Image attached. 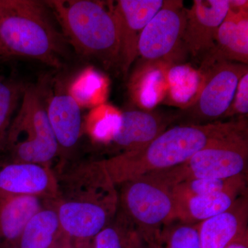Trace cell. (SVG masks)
<instances>
[{
    "label": "cell",
    "mask_w": 248,
    "mask_h": 248,
    "mask_svg": "<svg viewBox=\"0 0 248 248\" xmlns=\"http://www.w3.org/2000/svg\"><path fill=\"white\" fill-rule=\"evenodd\" d=\"M55 172V205L65 236L73 242L91 241L118 211L117 186L101 160L70 163Z\"/></svg>",
    "instance_id": "6da1fadb"
},
{
    "label": "cell",
    "mask_w": 248,
    "mask_h": 248,
    "mask_svg": "<svg viewBox=\"0 0 248 248\" xmlns=\"http://www.w3.org/2000/svg\"><path fill=\"white\" fill-rule=\"evenodd\" d=\"M247 128L245 121L184 124L166 129L138 151L102 159L116 186L184 164L195 153L217 141Z\"/></svg>",
    "instance_id": "7a4b0ae2"
},
{
    "label": "cell",
    "mask_w": 248,
    "mask_h": 248,
    "mask_svg": "<svg viewBox=\"0 0 248 248\" xmlns=\"http://www.w3.org/2000/svg\"><path fill=\"white\" fill-rule=\"evenodd\" d=\"M65 40L45 1L0 0V43L5 58L22 57L60 68Z\"/></svg>",
    "instance_id": "3957f363"
},
{
    "label": "cell",
    "mask_w": 248,
    "mask_h": 248,
    "mask_svg": "<svg viewBox=\"0 0 248 248\" xmlns=\"http://www.w3.org/2000/svg\"><path fill=\"white\" fill-rule=\"evenodd\" d=\"M61 26L65 40L86 58L107 68L120 64L118 29L111 10L92 0L45 1Z\"/></svg>",
    "instance_id": "277c9868"
},
{
    "label": "cell",
    "mask_w": 248,
    "mask_h": 248,
    "mask_svg": "<svg viewBox=\"0 0 248 248\" xmlns=\"http://www.w3.org/2000/svg\"><path fill=\"white\" fill-rule=\"evenodd\" d=\"M45 93L42 84L24 88L1 153L5 158L0 162L35 163L53 167L59 159L58 142L47 115Z\"/></svg>",
    "instance_id": "5b68a950"
},
{
    "label": "cell",
    "mask_w": 248,
    "mask_h": 248,
    "mask_svg": "<svg viewBox=\"0 0 248 248\" xmlns=\"http://www.w3.org/2000/svg\"><path fill=\"white\" fill-rule=\"evenodd\" d=\"M120 186L119 209L133 223L145 248L159 247L164 228L176 220L171 187L151 174Z\"/></svg>",
    "instance_id": "8992f818"
},
{
    "label": "cell",
    "mask_w": 248,
    "mask_h": 248,
    "mask_svg": "<svg viewBox=\"0 0 248 248\" xmlns=\"http://www.w3.org/2000/svg\"><path fill=\"white\" fill-rule=\"evenodd\" d=\"M248 163V130L245 129L209 145L184 164L149 174L172 187L190 179H226L246 174Z\"/></svg>",
    "instance_id": "52a82bcc"
},
{
    "label": "cell",
    "mask_w": 248,
    "mask_h": 248,
    "mask_svg": "<svg viewBox=\"0 0 248 248\" xmlns=\"http://www.w3.org/2000/svg\"><path fill=\"white\" fill-rule=\"evenodd\" d=\"M205 73L203 89L195 104L183 110L192 124L213 123L229 110L241 77L248 65L229 61L203 63Z\"/></svg>",
    "instance_id": "ba28073f"
},
{
    "label": "cell",
    "mask_w": 248,
    "mask_h": 248,
    "mask_svg": "<svg viewBox=\"0 0 248 248\" xmlns=\"http://www.w3.org/2000/svg\"><path fill=\"white\" fill-rule=\"evenodd\" d=\"M185 9L182 0H164L161 9L142 31L139 56L146 62H166L182 45Z\"/></svg>",
    "instance_id": "9c48e42d"
},
{
    "label": "cell",
    "mask_w": 248,
    "mask_h": 248,
    "mask_svg": "<svg viewBox=\"0 0 248 248\" xmlns=\"http://www.w3.org/2000/svg\"><path fill=\"white\" fill-rule=\"evenodd\" d=\"M164 0H119L110 3L118 29L120 64L124 75L139 57L142 31L161 9Z\"/></svg>",
    "instance_id": "30bf717a"
},
{
    "label": "cell",
    "mask_w": 248,
    "mask_h": 248,
    "mask_svg": "<svg viewBox=\"0 0 248 248\" xmlns=\"http://www.w3.org/2000/svg\"><path fill=\"white\" fill-rule=\"evenodd\" d=\"M230 9V0H194L185 9L182 45L193 57L206 56L215 46L218 28Z\"/></svg>",
    "instance_id": "8fae6325"
},
{
    "label": "cell",
    "mask_w": 248,
    "mask_h": 248,
    "mask_svg": "<svg viewBox=\"0 0 248 248\" xmlns=\"http://www.w3.org/2000/svg\"><path fill=\"white\" fill-rule=\"evenodd\" d=\"M58 183L53 167L35 163L0 162V196H31L55 200Z\"/></svg>",
    "instance_id": "7c38bea8"
},
{
    "label": "cell",
    "mask_w": 248,
    "mask_h": 248,
    "mask_svg": "<svg viewBox=\"0 0 248 248\" xmlns=\"http://www.w3.org/2000/svg\"><path fill=\"white\" fill-rule=\"evenodd\" d=\"M47 115L59 147L58 168L73 161L84 133V122L81 106L69 91L55 93L46 104Z\"/></svg>",
    "instance_id": "4fadbf2b"
},
{
    "label": "cell",
    "mask_w": 248,
    "mask_h": 248,
    "mask_svg": "<svg viewBox=\"0 0 248 248\" xmlns=\"http://www.w3.org/2000/svg\"><path fill=\"white\" fill-rule=\"evenodd\" d=\"M204 62L229 61L248 65V1L230 0V9L217 31L215 46Z\"/></svg>",
    "instance_id": "5bb4252c"
},
{
    "label": "cell",
    "mask_w": 248,
    "mask_h": 248,
    "mask_svg": "<svg viewBox=\"0 0 248 248\" xmlns=\"http://www.w3.org/2000/svg\"><path fill=\"white\" fill-rule=\"evenodd\" d=\"M172 120L151 110L124 111L109 142L120 153L138 151L165 131Z\"/></svg>",
    "instance_id": "9a60e30c"
},
{
    "label": "cell",
    "mask_w": 248,
    "mask_h": 248,
    "mask_svg": "<svg viewBox=\"0 0 248 248\" xmlns=\"http://www.w3.org/2000/svg\"><path fill=\"white\" fill-rule=\"evenodd\" d=\"M247 192L226 211L197 223L202 248H227L248 233Z\"/></svg>",
    "instance_id": "2e32d148"
},
{
    "label": "cell",
    "mask_w": 248,
    "mask_h": 248,
    "mask_svg": "<svg viewBox=\"0 0 248 248\" xmlns=\"http://www.w3.org/2000/svg\"><path fill=\"white\" fill-rule=\"evenodd\" d=\"M52 200L31 196H0V248H13L27 223Z\"/></svg>",
    "instance_id": "e0dca14e"
},
{
    "label": "cell",
    "mask_w": 248,
    "mask_h": 248,
    "mask_svg": "<svg viewBox=\"0 0 248 248\" xmlns=\"http://www.w3.org/2000/svg\"><path fill=\"white\" fill-rule=\"evenodd\" d=\"M66 238L52 200L31 218L13 248H56Z\"/></svg>",
    "instance_id": "ac0fdd59"
},
{
    "label": "cell",
    "mask_w": 248,
    "mask_h": 248,
    "mask_svg": "<svg viewBox=\"0 0 248 248\" xmlns=\"http://www.w3.org/2000/svg\"><path fill=\"white\" fill-rule=\"evenodd\" d=\"M247 190H228L175 201L176 220L195 225L231 208Z\"/></svg>",
    "instance_id": "d6986e66"
},
{
    "label": "cell",
    "mask_w": 248,
    "mask_h": 248,
    "mask_svg": "<svg viewBox=\"0 0 248 248\" xmlns=\"http://www.w3.org/2000/svg\"><path fill=\"white\" fill-rule=\"evenodd\" d=\"M205 81L203 69L197 70L187 64L170 66L166 73L167 92L165 100L182 110L188 108L198 99Z\"/></svg>",
    "instance_id": "ffe728a7"
},
{
    "label": "cell",
    "mask_w": 248,
    "mask_h": 248,
    "mask_svg": "<svg viewBox=\"0 0 248 248\" xmlns=\"http://www.w3.org/2000/svg\"><path fill=\"white\" fill-rule=\"evenodd\" d=\"M141 71L134 75L130 84V94L135 103L145 110H151L163 102L167 92L166 62H146Z\"/></svg>",
    "instance_id": "44dd1931"
},
{
    "label": "cell",
    "mask_w": 248,
    "mask_h": 248,
    "mask_svg": "<svg viewBox=\"0 0 248 248\" xmlns=\"http://www.w3.org/2000/svg\"><path fill=\"white\" fill-rule=\"evenodd\" d=\"M92 243L93 248H145L135 226L120 209Z\"/></svg>",
    "instance_id": "7402d4cb"
},
{
    "label": "cell",
    "mask_w": 248,
    "mask_h": 248,
    "mask_svg": "<svg viewBox=\"0 0 248 248\" xmlns=\"http://www.w3.org/2000/svg\"><path fill=\"white\" fill-rule=\"evenodd\" d=\"M246 174L226 179H196L180 183L171 187L175 201L192 196L210 195L228 190H247Z\"/></svg>",
    "instance_id": "603a6c76"
},
{
    "label": "cell",
    "mask_w": 248,
    "mask_h": 248,
    "mask_svg": "<svg viewBox=\"0 0 248 248\" xmlns=\"http://www.w3.org/2000/svg\"><path fill=\"white\" fill-rule=\"evenodd\" d=\"M24 88L14 80L0 77V155Z\"/></svg>",
    "instance_id": "cb8c5ba5"
},
{
    "label": "cell",
    "mask_w": 248,
    "mask_h": 248,
    "mask_svg": "<svg viewBox=\"0 0 248 248\" xmlns=\"http://www.w3.org/2000/svg\"><path fill=\"white\" fill-rule=\"evenodd\" d=\"M172 223L163 231L158 248H202L197 224Z\"/></svg>",
    "instance_id": "d4e9b609"
},
{
    "label": "cell",
    "mask_w": 248,
    "mask_h": 248,
    "mask_svg": "<svg viewBox=\"0 0 248 248\" xmlns=\"http://www.w3.org/2000/svg\"><path fill=\"white\" fill-rule=\"evenodd\" d=\"M248 113V71L241 77L239 83L232 102L229 110L226 112L224 117L231 116L239 115L241 117L247 116Z\"/></svg>",
    "instance_id": "484cf974"
},
{
    "label": "cell",
    "mask_w": 248,
    "mask_h": 248,
    "mask_svg": "<svg viewBox=\"0 0 248 248\" xmlns=\"http://www.w3.org/2000/svg\"><path fill=\"white\" fill-rule=\"evenodd\" d=\"M227 248H248V233L243 235Z\"/></svg>",
    "instance_id": "4316f807"
},
{
    "label": "cell",
    "mask_w": 248,
    "mask_h": 248,
    "mask_svg": "<svg viewBox=\"0 0 248 248\" xmlns=\"http://www.w3.org/2000/svg\"><path fill=\"white\" fill-rule=\"evenodd\" d=\"M75 248H93L92 240L87 241H78L73 242Z\"/></svg>",
    "instance_id": "83f0119b"
},
{
    "label": "cell",
    "mask_w": 248,
    "mask_h": 248,
    "mask_svg": "<svg viewBox=\"0 0 248 248\" xmlns=\"http://www.w3.org/2000/svg\"><path fill=\"white\" fill-rule=\"evenodd\" d=\"M56 248H75L74 244L71 239L66 238L60 246Z\"/></svg>",
    "instance_id": "f1b7e54d"
},
{
    "label": "cell",
    "mask_w": 248,
    "mask_h": 248,
    "mask_svg": "<svg viewBox=\"0 0 248 248\" xmlns=\"http://www.w3.org/2000/svg\"><path fill=\"white\" fill-rule=\"evenodd\" d=\"M0 58H5L4 51H3L2 47H1V43H0Z\"/></svg>",
    "instance_id": "f546056e"
},
{
    "label": "cell",
    "mask_w": 248,
    "mask_h": 248,
    "mask_svg": "<svg viewBox=\"0 0 248 248\" xmlns=\"http://www.w3.org/2000/svg\"></svg>",
    "instance_id": "4dcf8cb0"
}]
</instances>
